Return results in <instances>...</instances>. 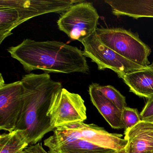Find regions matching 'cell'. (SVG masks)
Listing matches in <instances>:
<instances>
[{"label":"cell","instance_id":"13","mask_svg":"<svg viewBox=\"0 0 153 153\" xmlns=\"http://www.w3.org/2000/svg\"><path fill=\"white\" fill-rule=\"evenodd\" d=\"M130 91L138 96L149 98L153 97V68L149 67L119 76Z\"/></svg>","mask_w":153,"mask_h":153},{"label":"cell","instance_id":"4","mask_svg":"<svg viewBox=\"0 0 153 153\" xmlns=\"http://www.w3.org/2000/svg\"><path fill=\"white\" fill-rule=\"evenodd\" d=\"M99 18L93 3L82 0L62 14L57 25L71 40L81 42L96 32Z\"/></svg>","mask_w":153,"mask_h":153},{"label":"cell","instance_id":"19","mask_svg":"<svg viewBox=\"0 0 153 153\" xmlns=\"http://www.w3.org/2000/svg\"><path fill=\"white\" fill-rule=\"evenodd\" d=\"M140 114L142 120L153 117V97L148 99Z\"/></svg>","mask_w":153,"mask_h":153},{"label":"cell","instance_id":"5","mask_svg":"<svg viewBox=\"0 0 153 153\" xmlns=\"http://www.w3.org/2000/svg\"><path fill=\"white\" fill-rule=\"evenodd\" d=\"M47 116L53 129L87 119L85 101L80 95L62 88L53 95Z\"/></svg>","mask_w":153,"mask_h":153},{"label":"cell","instance_id":"25","mask_svg":"<svg viewBox=\"0 0 153 153\" xmlns=\"http://www.w3.org/2000/svg\"><path fill=\"white\" fill-rule=\"evenodd\" d=\"M22 151H20V152H18V153H22Z\"/></svg>","mask_w":153,"mask_h":153},{"label":"cell","instance_id":"16","mask_svg":"<svg viewBox=\"0 0 153 153\" xmlns=\"http://www.w3.org/2000/svg\"><path fill=\"white\" fill-rule=\"evenodd\" d=\"M18 20V13L16 9L0 6V44L12 34Z\"/></svg>","mask_w":153,"mask_h":153},{"label":"cell","instance_id":"10","mask_svg":"<svg viewBox=\"0 0 153 153\" xmlns=\"http://www.w3.org/2000/svg\"><path fill=\"white\" fill-rule=\"evenodd\" d=\"M71 124L79 132V138L101 147L120 151L124 149L128 143L126 139L122 138V134L110 133L94 123L80 122Z\"/></svg>","mask_w":153,"mask_h":153},{"label":"cell","instance_id":"11","mask_svg":"<svg viewBox=\"0 0 153 153\" xmlns=\"http://www.w3.org/2000/svg\"><path fill=\"white\" fill-rule=\"evenodd\" d=\"M126 153H146L153 150V122L142 120L125 131Z\"/></svg>","mask_w":153,"mask_h":153},{"label":"cell","instance_id":"3","mask_svg":"<svg viewBox=\"0 0 153 153\" xmlns=\"http://www.w3.org/2000/svg\"><path fill=\"white\" fill-rule=\"evenodd\" d=\"M97 33L105 46L123 58L144 68L150 65V47L140 40L137 33L122 27H97Z\"/></svg>","mask_w":153,"mask_h":153},{"label":"cell","instance_id":"22","mask_svg":"<svg viewBox=\"0 0 153 153\" xmlns=\"http://www.w3.org/2000/svg\"><path fill=\"white\" fill-rule=\"evenodd\" d=\"M145 121H153V117H150V118H149L147 120H146Z\"/></svg>","mask_w":153,"mask_h":153},{"label":"cell","instance_id":"6","mask_svg":"<svg viewBox=\"0 0 153 153\" xmlns=\"http://www.w3.org/2000/svg\"><path fill=\"white\" fill-rule=\"evenodd\" d=\"M81 43L84 47V56L96 63L98 70L109 69L119 77L145 68L123 58L105 46L100 41L96 32Z\"/></svg>","mask_w":153,"mask_h":153},{"label":"cell","instance_id":"8","mask_svg":"<svg viewBox=\"0 0 153 153\" xmlns=\"http://www.w3.org/2000/svg\"><path fill=\"white\" fill-rule=\"evenodd\" d=\"M24 105V88L21 80L0 85V129H16Z\"/></svg>","mask_w":153,"mask_h":153},{"label":"cell","instance_id":"1","mask_svg":"<svg viewBox=\"0 0 153 153\" xmlns=\"http://www.w3.org/2000/svg\"><path fill=\"white\" fill-rule=\"evenodd\" d=\"M7 51L27 72L41 70L47 74H69L89 71L83 51L63 42L26 39L18 45L8 48Z\"/></svg>","mask_w":153,"mask_h":153},{"label":"cell","instance_id":"15","mask_svg":"<svg viewBox=\"0 0 153 153\" xmlns=\"http://www.w3.org/2000/svg\"><path fill=\"white\" fill-rule=\"evenodd\" d=\"M29 145L28 135L24 130L16 129L0 136V153H18Z\"/></svg>","mask_w":153,"mask_h":153},{"label":"cell","instance_id":"18","mask_svg":"<svg viewBox=\"0 0 153 153\" xmlns=\"http://www.w3.org/2000/svg\"><path fill=\"white\" fill-rule=\"evenodd\" d=\"M121 117L125 130L132 128L141 120L140 114L137 109L127 106L122 111Z\"/></svg>","mask_w":153,"mask_h":153},{"label":"cell","instance_id":"21","mask_svg":"<svg viewBox=\"0 0 153 153\" xmlns=\"http://www.w3.org/2000/svg\"><path fill=\"white\" fill-rule=\"evenodd\" d=\"M114 153H126V152L125 149H122V150L116 151Z\"/></svg>","mask_w":153,"mask_h":153},{"label":"cell","instance_id":"26","mask_svg":"<svg viewBox=\"0 0 153 153\" xmlns=\"http://www.w3.org/2000/svg\"></svg>","mask_w":153,"mask_h":153},{"label":"cell","instance_id":"2","mask_svg":"<svg viewBox=\"0 0 153 153\" xmlns=\"http://www.w3.org/2000/svg\"><path fill=\"white\" fill-rule=\"evenodd\" d=\"M21 81L24 105L15 130L25 131L29 145H35L54 130L47 114L53 95L62 88V85L45 73L24 75Z\"/></svg>","mask_w":153,"mask_h":153},{"label":"cell","instance_id":"9","mask_svg":"<svg viewBox=\"0 0 153 153\" xmlns=\"http://www.w3.org/2000/svg\"><path fill=\"white\" fill-rule=\"evenodd\" d=\"M82 0H0V6L11 7L18 13L17 27L36 17L49 13L62 14Z\"/></svg>","mask_w":153,"mask_h":153},{"label":"cell","instance_id":"12","mask_svg":"<svg viewBox=\"0 0 153 153\" xmlns=\"http://www.w3.org/2000/svg\"><path fill=\"white\" fill-rule=\"evenodd\" d=\"M112 13L120 17L127 16L135 19L153 18V0H105Z\"/></svg>","mask_w":153,"mask_h":153},{"label":"cell","instance_id":"17","mask_svg":"<svg viewBox=\"0 0 153 153\" xmlns=\"http://www.w3.org/2000/svg\"><path fill=\"white\" fill-rule=\"evenodd\" d=\"M93 84L97 90L100 91L120 111H122L125 107H127L125 97L113 86L110 85H101L95 83Z\"/></svg>","mask_w":153,"mask_h":153},{"label":"cell","instance_id":"14","mask_svg":"<svg viewBox=\"0 0 153 153\" xmlns=\"http://www.w3.org/2000/svg\"><path fill=\"white\" fill-rule=\"evenodd\" d=\"M90 100L101 115L114 129L124 128L122 120V111L97 90L92 83L88 87Z\"/></svg>","mask_w":153,"mask_h":153},{"label":"cell","instance_id":"23","mask_svg":"<svg viewBox=\"0 0 153 153\" xmlns=\"http://www.w3.org/2000/svg\"><path fill=\"white\" fill-rule=\"evenodd\" d=\"M149 67H150V68H153V61L152 63L149 66Z\"/></svg>","mask_w":153,"mask_h":153},{"label":"cell","instance_id":"24","mask_svg":"<svg viewBox=\"0 0 153 153\" xmlns=\"http://www.w3.org/2000/svg\"><path fill=\"white\" fill-rule=\"evenodd\" d=\"M146 153H153V150H151V151H149V152H147Z\"/></svg>","mask_w":153,"mask_h":153},{"label":"cell","instance_id":"20","mask_svg":"<svg viewBox=\"0 0 153 153\" xmlns=\"http://www.w3.org/2000/svg\"><path fill=\"white\" fill-rule=\"evenodd\" d=\"M22 153H49L43 147L42 143L38 142L35 145H29L22 151Z\"/></svg>","mask_w":153,"mask_h":153},{"label":"cell","instance_id":"7","mask_svg":"<svg viewBox=\"0 0 153 153\" xmlns=\"http://www.w3.org/2000/svg\"><path fill=\"white\" fill-rule=\"evenodd\" d=\"M44 143L49 149V153H114L117 151L79 138L70 124L55 128Z\"/></svg>","mask_w":153,"mask_h":153}]
</instances>
